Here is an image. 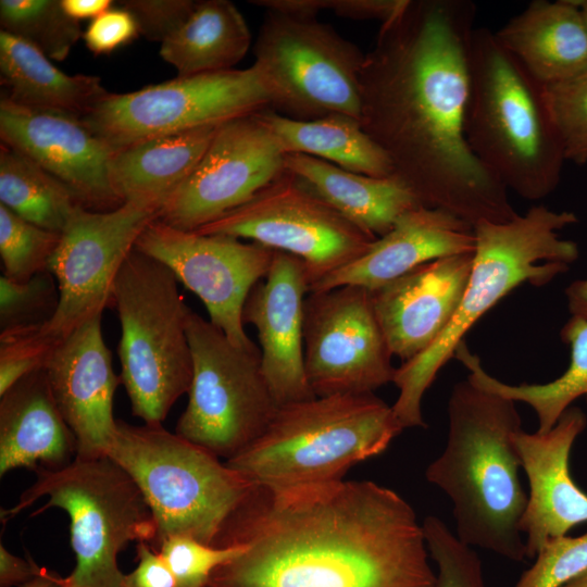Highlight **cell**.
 <instances>
[{"mask_svg": "<svg viewBox=\"0 0 587 587\" xmlns=\"http://www.w3.org/2000/svg\"><path fill=\"white\" fill-rule=\"evenodd\" d=\"M475 16L470 0H405L382 23L360 73V123L394 176L421 204L473 226L520 215L465 137Z\"/></svg>", "mask_w": 587, "mask_h": 587, "instance_id": "obj_1", "label": "cell"}, {"mask_svg": "<svg viewBox=\"0 0 587 587\" xmlns=\"http://www.w3.org/2000/svg\"><path fill=\"white\" fill-rule=\"evenodd\" d=\"M213 546L243 549L208 587H436L415 511L372 480L254 487Z\"/></svg>", "mask_w": 587, "mask_h": 587, "instance_id": "obj_2", "label": "cell"}, {"mask_svg": "<svg viewBox=\"0 0 587 587\" xmlns=\"http://www.w3.org/2000/svg\"><path fill=\"white\" fill-rule=\"evenodd\" d=\"M515 403L469 378L457 383L448 401L447 444L425 477L452 502L455 535L463 544L521 562L527 494L513 441L522 429Z\"/></svg>", "mask_w": 587, "mask_h": 587, "instance_id": "obj_3", "label": "cell"}, {"mask_svg": "<svg viewBox=\"0 0 587 587\" xmlns=\"http://www.w3.org/2000/svg\"><path fill=\"white\" fill-rule=\"evenodd\" d=\"M578 222L575 213L534 205L507 223L474 225L475 251L460 305L442 334L423 352L396 369L399 389L391 405L402 428L426 427L422 399L439 370L464 341L471 327L500 299L527 283L544 286L579 255L576 242L560 230Z\"/></svg>", "mask_w": 587, "mask_h": 587, "instance_id": "obj_4", "label": "cell"}, {"mask_svg": "<svg viewBox=\"0 0 587 587\" xmlns=\"http://www.w3.org/2000/svg\"><path fill=\"white\" fill-rule=\"evenodd\" d=\"M467 143L509 190L526 200L549 196L565 160L545 87L488 28H474L469 47Z\"/></svg>", "mask_w": 587, "mask_h": 587, "instance_id": "obj_5", "label": "cell"}, {"mask_svg": "<svg viewBox=\"0 0 587 587\" xmlns=\"http://www.w3.org/2000/svg\"><path fill=\"white\" fill-rule=\"evenodd\" d=\"M402 429L375 394L315 397L278 407L265 430L225 463L254 487L336 482L384 452Z\"/></svg>", "mask_w": 587, "mask_h": 587, "instance_id": "obj_6", "label": "cell"}, {"mask_svg": "<svg viewBox=\"0 0 587 587\" xmlns=\"http://www.w3.org/2000/svg\"><path fill=\"white\" fill-rule=\"evenodd\" d=\"M36 480L15 505L1 511L9 520L41 498L64 510L71 521L75 567L65 577L73 587H124L118 553L133 541L153 547L158 526L145 496L132 476L108 455L76 457L59 469H37Z\"/></svg>", "mask_w": 587, "mask_h": 587, "instance_id": "obj_7", "label": "cell"}, {"mask_svg": "<svg viewBox=\"0 0 587 587\" xmlns=\"http://www.w3.org/2000/svg\"><path fill=\"white\" fill-rule=\"evenodd\" d=\"M173 272L136 248L126 258L113 288L112 305L121 324V382L132 412L158 425L192 380L187 335L190 308Z\"/></svg>", "mask_w": 587, "mask_h": 587, "instance_id": "obj_8", "label": "cell"}, {"mask_svg": "<svg viewBox=\"0 0 587 587\" xmlns=\"http://www.w3.org/2000/svg\"><path fill=\"white\" fill-rule=\"evenodd\" d=\"M135 480L154 515L153 545L188 535L213 546L223 525L254 486L218 457L162 424L117 421L108 453Z\"/></svg>", "mask_w": 587, "mask_h": 587, "instance_id": "obj_9", "label": "cell"}, {"mask_svg": "<svg viewBox=\"0 0 587 587\" xmlns=\"http://www.w3.org/2000/svg\"><path fill=\"white\" fill-rule=\"evenodd\" d=\"M253 53L271 96L270 110L301 121L334 114L360 121L365 54L330 25L266 10Z\"/></svg>", "mask_w": 587, "mask_h": 587, "instance_id": "obj_10", "label": "cell"}, {"mask_svg": "<svg viewBox=\"0 0 587 587\" xmlns=\"http://www.w3.org/2000/svg\"><path fill=\"white\" fill-rule=\"evenodd\" d=\"M187 335L192 380L175 433L228 460L265 430L278 409L262 372L261 350L235 346L191 309Z\"/></svg>", "mask_w": 587, "mask_h": 587, "instance_id": "obj_11", "label": "cell"}, {"mask_svg": "<svg viewBox=\"0 0 587 587\" xmlns=\"http://www.w3.org/2000/svg\"><path fill=\"white\" fill-rule=\"evenodd\" d=\"M270 109L271 96L252 64L243 70L177 76L126 93L109 92L82 120L116 150Z\"/></svg>", "mask_w": 587, "mask_h": 587, "instance_id": "obj_12", "label": "cell"}, {"mask_svg": "<svg viewBox=\"0 0 587 587\" xmlns=\"http://www.w3.org/2000/svg\"><path fill=\"white\" fill-rule=\"evenodd\" d=\"M249 239L304 263L310 288L363 255L377 239L285 173L252 199L197 230Z\"/></svg>", "mask_w": 587, "mask_h": 587, "instance_id": "obj_13", "label": "cell"}, {"mask_svg": "<svg viewBox=\"0 0 587 587\" xmlns=\"http://www.w3.org/2000/svg\"><path fill=\"white\" fill-rule=\"evenodd\" d=\"M303 345L315 397L374 394L394 380V355L367 288L345 285L309 292Z\"/></svg>", "mask_w": 587, "mask_h": 587, "instance_id": "obj_14", "label": "cell"}, {"mask_svg": "<svg viewBox=\"0 0 587 587\" xmlns=\"http://www.w3.org/2000/svg\"><path fill=\"white\" fill-rule=\"evenodd\" d=\"M160 207L125 202L98 212L78 207L61 233L48 271L59 288V304L43 326L59 340L112 305L115 278Z\"/></svg>", "mask_w": 587, "mask_h": 587, "instance_id": "obj_15", "label": "cell"}, {"mask_svg": "<svg viewBox=\"0 0 587 587\" xmlns=\"http://www.w3.org/2000/svg\"><path fill=\"white\" fill-rule=\"evenodd\" d=\"M135 248L166 265L199 297L211 323L238 347L257 345L248 337L242 310L251 289L263 279L275 250L223 235H202L152 221Z\"/></svg>", "mask_w": 587, "mask_h": 587, "instance_id": "obj_16", "label": "cell"}, {"mask_svg": "<svg viewBox=\"0 0 587 587\" xmlns=\"http://www.w3.org/2000/svg\"><path fill=\"white\" fill-rule=\"evenodd\" d=\"M286 173L285 153L259 112L221 124L200 162L165 200L158 220L197 230Z\"/></svg>", "mask_w": 587, "mask_h": 587, "instance_id": "obj_17", "label": "cell"}, {"mask_svg": "<svg viewBox=\"0 0 587 587\" xmlns=\"http://www.w3.org/2000/svg\"><path fill=\"white\" fill-rule=\"evenodd\" d=\"M0 138L62 182L83 208L104 212L123 204L109 177L114 150L80 117L22 107L2 95Z\"/></svg>", "mask_w": 587, "mask_h": 587, "instance_id": "obj_18", "label": "cell"}, {"mask_svg": "<svg viewBox=\"0 0 587 587\" xmlns=\"http://www.w3.org/2000/svg\"><path fill=\"white\" fill-rule=\"evenodd\" d=\"M310 292L299 258L275 251L266 276L249 292L243 324L258 332L262 372L278 407L315 398L305 375L303 321Z\"/></svg>", "mask_w": 587, "mask_h": 587, "instance_id": "obj_19", "label": "cell"}, {"mask_svg": "<svg viewBox=\"0 0 587 587\" xmlns=\"http://www.w3.org/2000/svg\"><path fill=\"white\" fill-rule=\"evenodd\" d=\"M102 315L62 339L45 367L52 397L77 442L79 458L107 455L117 421L113 398L121 377L112 366Z\"/></svg>", "mask_w": 587, "mask_h": 587, "instance_id": "obj_20", "label": "cell"}, {"mask_svg": "<svg viewBox=\"0 0 587 587\" xmlns=\"http://www.w3.org/2000/svg\"><path fill=\"white\" fill-rule=\"evenodd\" d=\"M586 426V414L571 405L549 430L520 429L514 434V446L529 485L520 522L526 558L534 559L547 541L587 523V494L570 472L572 447Z\"/></svg>", "mask_w": 587, "mask_h": 587, "instance_id": "obj_21", "label": "cell"}, {"mask_svg": "<svg viewBox=\"0 0 587 587\" xmlns=\"http://www.w3.org/2000/svg\"><path fill=\"white\" fill-rule=\"evenodd\" d=\"M473 257L474 252L424 263L372 291L389 349L402 363L426 350L450 324Z\"/></svg>", "mask_w": 587, "mask_h": 587, "instance_id": "obj_22", "label": "cell"}, {"mask_svg": "<svg viewBox=\"0 0 587 587\" xmlns=\"http://www.w3.org/2000/svg\"><path fill=\"white\" fill-rule=\"evenodd\" d=\"M474 251L473 225L442 209L420 204L400 215L363 255L312 285L310 292L345 285L373 291L424 263Z\"/></svg>", "mask_w": 587, "mask_h": 587, "instance_id": "obj_23", "label": "cell"}, {"mask_svg": "<svg viewBox=\"0 0 587 587\" xmlns=\"http://www.w3.org/2000/svg\"><path fill=\"white\" fill-rule=\"evenodd\" d=\"M76 455V438L55 404L45 369L0 396V476L22 467L59 469Z\"/></svg>", "mask_w": 587, "mask_h": 587, "instance_id": "obj_24", "label": "cell"}, {"mask_svg": "<svg viewBox=\"0 0 587 587\" xmlns=\"http://www.w3.org/2000/svg\"><path fill=\"white\" fill-rule=\"evenodd\" d=\"M495 35L544 86L587 72V23L579 1H532Z\"/></svg>", "mask_w": 587, "mask_h": 587, "instance_id": "obj_25", "label": "cell"}, {"mask_svg": "<svg viewBox=\"0 0 587 587\" xmlns=\"http://www.w3.org/2000/svg\"><path fill=\"white\" fill-rule=\"evenodd\" d=\"M285 168L344 217L376 238L387 234L400 215L421 204L394 175L358 174L300 153L285 154Z\"/></svg>", "mask_w": 587, "mask_h": 587, "instance_id": "obj_26", "label": "cell"}, {"mask_svg": "<svg viewBox=\"0 0 587 587\" xmlns=\"http://www.w3.org/2000/svg\"><path fill=\"white\" fill-rule=\"evenodd\" d=\"M218 126L161 135L114 150L109 177L115 195L123 203L161 208L193 172Z\"/></svg>", "mask_w": 587, "mask_h": 587, "instance_id": "obj_27", "label": "cell"}, {"mask_svg": "<svg viewBox=\"0 0 587 587\" xmlns=\"http://www.w3.org/2000/svg\"><path fill=\"white\" fill-rule=\"evenodd\" d=\"M0 79L12 102L84 117L109 91L93 75H68L26 41L0 32Z\"/></svg>", "mask_w": 587, "mask_h": 587, "instance_id": "obj_28", "label": "cell"}, {"mask_svg": "<svg viewBox=\"0 0 587 587\" xmlns=\"http://www.w3.org/2000/svg\"><path fill=\"white\" fill-rule=\"evenodd\" d=\"M259 115L285 154L310 155L372 177L394 175L390 160L357 118L334 114L301 121L272 110L260 111Z\"/></svg>", "mask_w": 587, "mask_h": 587, "instance_id": "obj_29", "label": "cell"}, {"mask_svg": "<svg viewBox=\"0 0 587 587\" xmlns=\"http://www.w3.org/2000/svg\"><path fill=\"white\" fill-rule=\"evenodd\" d=\"M251 43L248 25L227 0L198 1L186 22L161 43L160 57L177 76L233 70Z\"/></svg>", "mask_w": 587, "mask_h": 587, "instance_id": "obj_30", "label": "cell"}, {"mask_svg": "<svg viewBox=\"0 0 587 587\" xmlns=\"http://www.w3.org/2000/svg\"><path fill=\"white\" fill-rule=\"evenodd\" d=\"M560 336L570 348V364L560 377L546 384L510 385L499 380L484 370L464 341L457 348L454 358L470 371L467 378L476 386L528 404L536 413L537 430L547 432L577 398L585 397L587 401V320L572 315Z\"/></svg>", "mask_w": 587, "mask_h": 587, "instance_id": "obj_31", "label": "cell"}, {"mask_svg": "<svg viewBox=\"0 0 587 587\" xmlns=\"http://www.w3.org/2000/svg\"><path fill=\"white\" fill-rule=\"evenodd\" d=\"M0 204L39 227L60 234L82 207L62 182L3 143L0 146Z\"/></svg>", "mask_w": 587, "mask_h": 587, "instance_id": "obj_32", "label": "cell"}, {"mask_svg": "<svg viewBox=\"0 0 587 587\" xmlns=\"http://www.w3.org/2000/svg\"><path fill=\"white\" fill-rule=\"evenodd\" d=\"M1 30L32 45L48 59L63 61L83 33L61 0H1Z\"/></svg>", "mask_w": 587, "mask_h": 587, "instance_id": "obj_33", "label": "cell"}, {"mask_svg": "<svg viewBox=\"0 0 587 587\" xmlns=\"http://www.w3.org/2000/svg\"><path fill=\"white\" fill-rule=\"evenodd\" d=\"M61 234L39 227L0 204V255L3 276L26 282L47 271Z\"/></svg>", "mask_w": 587, "mask_h": 587, "instance_id": "obj_34", "label": "cell"}, {"mask_svg": "<svg viewBox=\"0 0 587 587\" xmlns=\"http://www.w3.org/2000/svg\"><path fill=\"white\" fill-rule=\"evenodd\" d=\"M59 299L57 280L48 270L22 283L1 275V330L46 324L54 315Z\"/></svg>", "mask_w": 587, "mask_h": 587, "instance_id": "obj_35", "label": "cell"}, {"mask_svg": "<svg viewBox=\"0 0 587 587\" xmlns=\"http://www.w3.org/2000/svg\"><path fill=\"white\" fill-rule=\"evenodd\" d=\"M430 558L437 565L436 587H485L482 561L435 515L422 522Z\"/></svg>", "mask_w": 587, "mask_h": 587, "instance_id": "obj_36", "label": "cell"}, {"mask_svg": "<svg viewBox=\"0 0 587 587\" xmlns=\"http://www.w3.org/2000/svg\"><path fill=\"white\" fill-rule=\"evenodd\" d=\"M548 108L565 160L587 162V72L572 79L546 85Z\"/></svg>", "mask_w": 587, "mask_h": 587, "instance_id": "obj_37", "label": "cell"}, {"mask_svg": "<svg viewBox=\"0 0 587 587\" xmlns=\"http://www.w3.org/2000/svg\"><path fill=\"white\" fill-rule=\"evenodd\" d=\"M43 325L1 330L0 396L25 376L46 367L61 340Z\"/></svg>", "mask_w": 587, "mask_h": 587, "instance_id": "obj_38", "label": "cell"}, {"mask_svg": "<svg viewBox=\"0 0 587 587\" xmlns=\"http://www.w3.org/2000/svg\"><path fill=\"white\" fill-rule=\"evenodd\" d=\"M158 548L174 576L175 587H208L212 573L243 549L205 545L188 535L170 536Z\"/></svg>", "mask_w": 587, "mask_h": 587, "instance_id": "obj_39", "label": "cell"}, {"mask_svg": "<svg viewBox=\"0 0 587 587\" xmlns=\"http://www.w3.org/2000/svg\"><path fill=\"white\" fill-rule=\"evenodd\" d=\"M513 587H562L587 571V532L547 541Z\"/></svg>", "mask_w": 587, "mask_h": 587, "instance_id": "obj_40", "label": "cell"}, {"mask_svg": "<svg viewBox=\"0 0 587 587\" xmlns=\"http://www.w3.org/2000/svg\"><path fill=\"white\" fill-rule=\"evenodd\" d=\"M405 0H251L265 10L279 11L316 17L321 11L329 10L336 15L352 20H378L382 23L392 17Z\"/></svg>", "mask_w": 587, "mask_h": 587, "instance_id": "obj_41", "label": "cell"}, {"mask_svg": "<svg viewBox=\"0 0 587 587\" xmlns=\"http://www.w3.org/2000/svg\"><path fill=\"white\" fill-rule=\"evenodd\" d=\"M195 0H122L117 5L135 18L139 35L162 43L190 16Z\"/></svg>", "mask_w": 587, "mask_h": 587, "instance_id": "obj_42", "label": "cell"}, {"mask_svg": "<svg viewBox=\"0 0 587 587\" xmlns=\"http://www.w3.org/2000/svg\"><path fill=\"white\" fill-rule=\"evenodd\" d=\"M139 35L134 16L125 9L111 8L90 21L83 33L89 51L95 54H109L127 45Z\"/></svg>", "mask_w": 587, "mask_h": 587, "instance_id": "obj_43", "label": "cell"}, {"mask_svg": "<svg viewBox=\"0 0 587 587\" xmlns=\"http://www.w3.org/2000/svg\"><path fill=\"white\" fill-rule=\"evenodd\" d=\"M138 563L124 574V587H175V579L160 553L148 542L136 547Z\"/></svg>", "mask_w": 587, "mask_h": 587, "instance_id": "obj_44", "label": "cell"}, {"mask_svg": "<svg viewBox=\"0 0 587 587\" xmlns=\"http://www.w3.org/2000/svg\"><path fill=\"white\" fill-rule=\"evenodd\" d=\"M42 567L11 553L0 545V587H18L36 577Z\"/></svg>", "mask_w": 587, "mask_h": 587, "instance_id": "obj_45", "label": "cell"}, {"mask_svg": "<svg viewBox=\"0 0 587 587\" xmlns=\"http://www.w3.org/2000/svg\"><path fill=\"white\" fill-rule=\"evenodd\" d=\"M112 0H61V4L65 13L72 18L93 20L113 8Z\"/></svg>", "mask_w": 587, "mask_h": 587, "instance_id": "obj_46", "label": "cell"}, {"mask_svg": "<svg viewBox=\"0 0 587 587\" xmlns=\"http://www.w3.org/2000/svg\"><path fill=\"white\" fill-rule=\"evenodd\" d=\"M565 297L570 313L587 320V278L572 282L565 289Z\"/></svg>", "mask_w": 587, "mask_h": 587, "instance_id": "obj_47", "label": "cell"}, {"mask_svg": "<svg viewBox=\"0 0 587 587\" xmlns=\"http://www.w3.org/2000/svg\"><path fill=\"white\" fill-rule=\"evenodd\" d=\"M62 580L63 577L42 567L36 577L18 587H60Z\"/></svg>", "mask_w": 587, "mask_h": 587, "instance_id": "obj_48", "label": "cell"}, {"mask_svg": "<svg viewBox=\"0 0 587 587\" xmlns=\"http://www.w3.org/2000/svg\"><path fill=\"white\" fill-rule=\"evenodd\" d=\"M562 587H587V571Z\"/></svg>", "mask_w": 587, "mask_h": 587, "instance_id": "obj_49", "label": "cell"}, {"mask_svg": "<svg viewBox=\"0 0 587 587\" xmlns=\"http://www.w3.org/2000/svg\"><path fill=\"white\" fill-rule=\"evenodd\" d=\"M579 2H580L582 12H583L584 17H585L586 23H587V0L579 1Z\"/></svg>", "mask_w": 587, "mask_h": 587, "instance_id": "obj_50", "label": "cell"}, {"mask_svg": "<svg viewBox=\"0 0 587 587\" xmlns=\"http://www.w3.org/2000/svg\"><path fill=\"white\" fill-rule=\"evenodd\" d=\"M60 587H73V586L66 583L65 577H64Z\"/></svg>", "mask_w": 587, "mask_h": 587, "instance_id": "obj_51", "label": "cell"}]
</instances>
